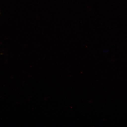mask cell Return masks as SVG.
Masks as SVG:
<instances>
[]
</instances>
